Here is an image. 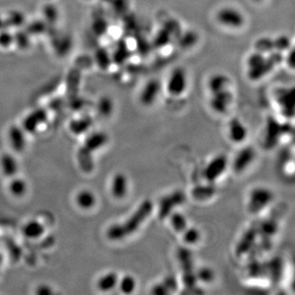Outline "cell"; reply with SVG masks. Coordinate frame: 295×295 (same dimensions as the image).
I'll return each mask as SVG.
<instances>
[{"label":"cell","mask_w":295,"mask_h":295,"mask_svg":"<svg viewBox=\"0 0 295 295\" xmlns=\"http://www.w3.org/2000/svg\"><path fill=\"white\" fill-rule=\"evenodd\" d=\"M154 208L151 199H144L126 221L110 225L106 233L107 238L111 241H121L135 234L148 221Z\"/></svg>","instance_id":"obj_1"},{"label":"cell","mask_w":295,"mask_h":295,"mask_svg":"<svg viewBox=\"0 0 295 295\" xmlns=\"http://www.w3.org/2000/svg\"><path fill=\"white\" fill-rule=\"evenodd\" d=\"M275 199L272 190L265 186H257L249 192L247 209L249 213L258 215L267 209Z\"/></svg>","instance_id":"obj_2"},{"label":"cell","mask_w":295,"mask_h":295,"mask_svg":"<svg viewBox=\"0 0 295 295\" xmlns=\"http://www.w3.org/2000/svg\"><path fill=\"white\" fill-rule=\"evenodd\" d=\"M216 21L223 27L237 30L245 26L246 18L244 13L235 7L224 6L216 12Z\"/></svg>","instance_id":"obj_3"},{"label":"cell","mask_w":295,"mask_h":295,"mask_svg":"<svg viewBox=\"0 0 295 295\" xmlns=\"http://www.w3.org/2000/svg\"><path fill=\"white\" fill-rule=\"evenodd\" d=\"M186 194L181 190H174L167 195H164L158 203L157 214L160 220H167L173 212L186 203Z\"/></svg>","instance_id":"obj_4"},{"label":"cell","mask_w":295,"mask_h":295,"mask_svg":"<svg viewBox=\"0 0 295 295\" xmlns=\"http://www.w3.org/2000/svg\"><path fill=\"white\" fill-rule=\"evenodd\" d=\"M188 73L182 67H176L170 72L166 82L167 94L172 97L183 95L188 89Z\"/></svg>","instance_id":"obj_5"},{"label":"cell","mask_w":295,"mask_h":295,"mask_svg":"<svg viewBox=\"0 0 295 295\" xmlns=\"http://www.w3.org/2000/svg\"><path fill=\"white\" fill-rule=\"evenodd\" d=\"M229 160L225 154H218L210 160L203 168V176L206 182L215 184L227 170Z\"/></svg>","instance_id":"obj_6"},{"label":"cell","mask_w":295,"mask_h":295,"mask_svg":"<svg viewBox=\"0 0 295 295\" xmlns=\"http://www.w3.org/2000/svg\"><path fill=\"white\" fill-rule=\"evenodd\" d=\"M257 156V152L253 146H245L236 153L232 161V169L234 172L241 174L249 168L254 163Z\"/></svg>","instance_id":"obj_7"},{"label":"cell","mask_w":295,"mask_h":295,"mask_svg":"<svg viewBox=\"0 0 295 295\" xmlns=\"http://www.w3.org/2000/svg\"><path fill=\"white\" fill-rule=\"evenodd\" d=\"M162 85L157 79L147 81L140 92V101L145 107H150L157 102L162 92Z\"/></svg>","instance_id":"obj_8"},{"label":"cell","mask_w":295,"mask_h":295,"mask_svg":"<svg viewBox=\"0 0 295 295\" xmlns=\"http://www.w3.org/2000/svg\"><path fill=\"white\" fill-rule=\"evenodd\" d=\"M233 94L229 89L211 94L210 106L217 113L224 114L228 111L233 102Z\"/></svg>","instance_id":"obj_9"},{"label":"cell","mask_w":295,"mask_h":295,"mask_svg":"<svg viewBox=\"0 0 295 295\" xmlns=\"http://www.w3.org/2000/svg\"><path fill=\"white\" fill-rule=\"evenodd\" d=\"M227 133L229 140L234 144L245 142L249 136L247 127L238 117L232 118L229 121L228 123Z\"/></svg>","instance_id":"obj_10"},{"label":"cell","mask_w":295,"mask_h":295,"mask_svg":"<svg viewBox=\"0 0 295 295\" xmlns=\"http://www.w3.org/2000/svg\"><path fill=\"white\" fill-rule=\"evenodd\" d=\"M129 191V181L124 173L118 172L111 180V195L116 199H123L126 198Z\"/></svg>","instance_id":"obj_11"},{"label":"cell","mask_w":295,"mask_h":295,"mask_svg":"<svg viewBox=\"0 0 295 295\" xmlns=\"http://www.w3.org/2000/svg\"><path fill=\"white\" fill-rule=\"evenodd\" d=\"M258 237V227H251L248 229L243 234L242 237L239 241L238 245L236 247V253L237 255H245L249 252L251 251L252 249L257 242V238Z\"/></svg>","instance_id":"obj_12"},{"label":"cell","mask_w":295,"mask_h":295,"mask_svg":"<svg viewBox=\"0 0 295 295\" xmlns=\"http://www.w3.org/2000/svg\"><path fill=\"white\" fill-rule=\"evenodd\" d=\"M216 194V186L214 184H199L193 187L191 190V196L195 201L206 202L213 198Z\"/></svg>","instance_id":"obj_13"},{"label":"cell","mask_w":295,"mask_h":295,"mask_svg":"<svg viewBox=\"0 0 295 295\" xmlns=\"http://www.w3.org/2000/svg\"><path fill=\"white\" fill-rule=\"evenodd\" d=\"M230 79L226 75L216 73L211 77L208 81V89L210 93L222 91L229 89Z\"/></svg>","instance_id":"obj_14"},{"label":"cell","mask_w":295,"mask_h":295,"mask_svg":"<svg viewBox=\"0 0 295 295\" xmlns=\"http://www.w3.org/2000/svg\"><path fill=\"white\" fill-rule=\"evenodd\" d=\"M0 167L6 176L14 177L18 173V161L11 154L5 153L0 158Z\"/></svg>","instance_id":"obj_15"},{"label":"cell","mask_w":295,"mask_h":295,"mask_svg":"<svg viewBox=\"0 0 295 295\" xmlns=\"http://www.w3.org/2000/svg\"><path fill=\"white\" fill-rule=\"evenodd\" d=\"M108 137L103 132L92 134L85 141L84 147L94 153L95 151L100 149L107 144Z\"/></svg>","instance_id":"obj_16"},{"label":"cell","mask_w":295,"mask_h":295,"mask_svg":"<svg viewBox=\"0 0 295 295\" xmlns=\"http://www.w3.org/2000/svg\"><path fill=\"white\" fill-rule=\"evenodd\" d=\"M76 202L81 209L90 210L96 205V195L90 190H81L76 197Z\"/></svg>","instance_id":"obj_17"},{"label":"cell","mask_w":295,"mask_h":295,"mask_svg":"<svg viewBox=\"0 0 295 295\" xmlns=\"http://www.w3.org/2000/svg\"><path fill=\"white\" fill-rule=\"evenodd\" d=\"M119 276L114 271H110L98 279L97 286L102 292H109L117 287Z\"/></svg>","instance_id":"obj_18"},{"label":"cell","mask_w":295,"mask_h":295,"mask_svg":"<svg viewBox=\"0 0 295 295\" xmlns=\"http://www.w3.org/2000/svg\"><path fill=\"white\" fill-rule=\"evenodd\" d=\"M45 229L43 224L36 220H31L25 224L22 228V233L26 238L35 240L44 234Z\"/></svg>","instance_id":"obj_19"},{"label":"cell","mask_w":295,"mask_h":295,"mask_svg":"<svg viewBox=\"0 0 295 295\" xmlns=\"http://www.w3.org/2000/svg\"><path fill=\"white\" fill-rule=\"evenodd\" d=\"M9 140L11 146L17 152H22L26 148V141L24 133L18 127H12L9 131Z\"/></svg>","instance_id":"obj_20"},{"label":"cell","mask_w":295,"mask_h":295,"mask_svg":"<svg viewBox=\"0 0 295 295\" xmlns=\"http://www.w3.org/2000/svg\"><path fill=\"white\" fill-rule=\"evenodd\" d=\"M167 220L170 221V225L173 230L180 234H182V232L189 226L188 220L186 218V216L178 211L173 212L169 216Z\"/></svg>","instance_id":"obj_21"},{"label":"cell","mask_w":295,"mask_h":295,"mask_svg":"<svg viewBox=\"0 0 295 295\" xmlns=\"http://www.w3.org/2000/svg\"><path fill=\"white\" fill-rule=\"evenodd\" d=\"M77 158L81 170L85 172H91L94 169L93 153L83 146L79 150Z\"/></svg>","instance_id":"obj_22"},{"label":"cell","mask_w":295,"mask_h":295,"mask_svg":"<svg viewBox=\"0 0 295 295\" xmlns=\"http://www.w3.org/2000/svg\"><path fill=\"white\" fill-rule=\"evenodd\" d=\"M283 131L282 127L279 124H268L267 126V133H266V140H265V145L267 148H272L277 144L278 141L280 140Z\"/></svg>","instance_id":"obj_23"},{"label":"cell","mask_w":295,"mask_h":295,"mask_svg":"<svg viewBox=\"0 0 295 295\" xmlns=\"http://www.w3.org/2000/svg\"><path fill=\"white\" fill-rule=\"evenodd\" d=\"M258 236L263 237L265 240H270L276 234L278 230V224L272 220H266L262 221L258 226Z\"/></svg>","instance_id":"obj_24"},{"label":"cell","mask_w":295,"mask_h":295,"mask_svg":"<svg viewBox=\"0 0 295 295\" xmlns=\"http://www.w3.org/2000/svg\"><path fill=\"white\" fill-rule=\"evenodd\" d=\"M182 241L186 245L194 246L199 244V241L201 240V232L199 229L195 226H190L186 228L182 234Z\"/></svg>","instance_id":"obj_25"},{"label":"cell","mask_w":295,"mask_h":295,"mask_svg":"<svg viewBox=\"0 0 295 295\" xmlns=\"http://www.w3.org/2000/svg\"><path fill=\"white\" fill-rule=\"evenodd\" d=\"M117 287L121 292L125 294L133 293L137 287V281L132 275H126L123 277L119 278Z\"/></svg>","instance_id":"obj_26"},{"label":"cell","mask_w":295,"mask_h":295,"mask_svg":"<svg viewBox=\"0 0 295 295\" xmlns=\"http://www.w3.org/2000/svg\"><path fill=\"white\" fill-rule=\"evenodd\" d=\"M195 276L197 281L204 283V284H210L214 280L216 275L212 268L208 267H200L195 271Z\"/></svg>","instance_id":"obj_27"},{"label":"cell","mask_w":295,"mask_h":295,"mask_svg":"<svg viewBox=\"0 0 295 295\" xmlns=\"http://www.w3.org/2000/svg\"><path fill=\"white\" fill-rule=\"evenodd\" d=\"M27 185L22 178H13L9 184V190L12 195L16 197H21L26 194Z\"/></svg>","instance_id":"obj_28"},{"label":"cell","mask_w":295,"mask_h":295,"mask_svg":"<svg viewBox=\"0 0 295 295\" xmlns=\"http://www.w3.org/2000/svg\"><path fill=\"white\" fill-rule=\"evenodd\" d=\"M265 268L269 269L271 271V277L273 281H276L275 283H277V281L280 280L283 265L279 258H275L273 260H271L269 263L268 267H266Z\"/></svg>","instance_id":"obj_29"},{"label":"cell","mask_w":295,"mask_h":295,"mask_svg":"<svg viewBox=\"0 0 295 295\" xmlns=\"http://www.w3.org/2000/svg\"><path fill=\"white\" fill-rule=\"evenodd\" d=\"M255 51L262 52L263 54H265L266 52L271 53L275 50L273 39H268V38L258 39L255 43Z\"/></svg>","instance_id":"obj_30"},{"label":"cell","mask_w":295,"mask_h":295,"mask_svg":"<svg viewBox=\"0 0 295 295\" xmlns=\"http://www.w3.org/2000/svg\"><path fill=\"white\" fill-rule=\"evenodd\" d=\"M44 119V116H41V113L32 114L25 122V129L31 133L35 132V130L37 129V127H39V124L43 123Z\"/></svg>","instance_id":"obj_31"},{"label":"cell","mask_w":295,"mask_h":295,"mask_svg":"<svg viewBox=\"0 0 295 295\" xmlns=\"http://www.w3.org/2000/svg\"><path fill=\"white\" fill-rule=\"evenodd\" d=\"M274 41V48L275 50L277 51H284L285 49H288L289 47V39L284 36V35H280L279 37L276 38L275 39H273Z\"/></svg>","instance_id":"obj_32"},{"label":"cell","mask_w":295,"mask_h":295,"mask_svg":"<svg viewBox=\"0 0 295 295\" xmlns=\"http://www.w3.org/2000/svg\"><path fill=\"white\" fill-rule=\"evenodd\" d=\"M52 293V288L46 284H43V285L38 287L37 290H36V293L39 295H48Z\"/></svg>","instance_id":"obj_33"},{"label":"cell","mask_w":295,"mask_h":295,"mask_svg":"<svg viewBox=\"0 0 295 295\" xmlns=\"http://www.w3.org/2000/svg\"><path fill=\"white\" fill-rule=\"evenodd\" d=\"M255 1H256V0H255ZM257 1H260V0H257Z\"/></svg>","instance_id":"obj_34"}]
</instances>
